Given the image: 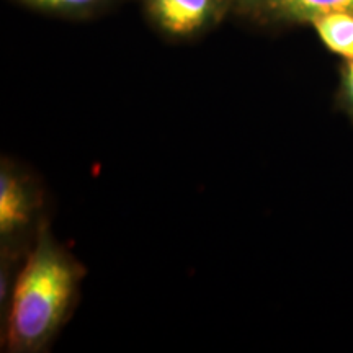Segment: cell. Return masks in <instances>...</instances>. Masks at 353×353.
Returning a JSON list of instances; mask_svg holds the SVG:
<instances>
[{"label": "cell", "mask_w": 353, "mask_h": 353, "mask_svg": "<svg viewBox=\"0 0 353 353\" xmlns=\"http://www.w3.org/2000/svg\"><path fill=\"white\" fill-rule=\"evenodd\" d=\"M85 267L61 245L43 221L10 293L3 347L43 352L72 314Z\"/></svg>", "instance_id": "obj_1"}, {"label": "cell", "mask_w": 353, "mask_h": 353, "mask_svg": "<svg viewBox=\"0 0 353 353\" xmlns=\"http://www.w3.org/2000/svg\"><path fill=\"white\" fill-rule=\"evenodd\" d=\"M41 206V190L34 185L33 176L3 159L0 165V241L3 257H12L30 232L41 226V223L34 224Z\"/></svg>", "instance_id": "obj_2"}, {"label": "cell", "mask_w": 353, "mask_h": 353, "mask_svg": "<svg viewBox=\"0 0 353 353\" xmlns=\"http://www.w3.org/2000/svg\"><path fill=\"white\" fill-rule=\"evenodd\" d=\"M149 25L172 41L210 33L231 13L229 0H139Z\"/></svg>", "instance_id": "obj_3"}, {"label": "cell", "mask_w": 353, "mask_h": 353, "mask_svg": "<svg viewBox=\"0 0 353 353\" xmlns=\"http://www.w3.org/2000/svg\"><path fill=\"white\" fill-rule=\"evenodd\" d=\"M330 12L353 13V0H280L268 26L309 25Z\"/></svg>", "instance_id": "obj_4"}, {"label": "cell", "mask_w": 353, "mask_h": 353, "mask_svg": "<svg viewBox=\"0 0 353 353\" xmlns=\"http://www.w3.org/2000/svg\"><path fill=\"white\" fill-rule=\"evenodd\" d=\"M322 46L341 59L353 57V13L330 12L309 23Z\"/></svg>", "instance_id": "obj_5"}, {"label": "cell", "mask_w": 353, "mask_h": 353, "mask_svg": "<svg viewBox=\"0 0 353 353\" xmlns=\"http://www.w3.org/2000/svg\"><path fill=\"white\" fill-rule=\"evenodd\" d=\"M32 10L69 20H87L108 12L121 0H15Z\"/></svg>", "instance_id": "obj_6"}, {"label": "cell", "mask_w": 353, "mask_h": 353, "mask_svg": "<svg viewBox=\"0 0 353 353\" xmlns=\"http://www.w3.org/2000/svg\"><path fill=\"white\" fill-rule=\"evenodd\" d=\"M280 0H229L231 13L257 25L268 26Z\"/></svg>", "instance_id": "obj_7"}, {"label": "cell", "mask_w": 353, "mask_h": 353, "mask_svg": "<svg viewBox=\"0 0 353 353\" xmlns=\"http://www.w3.org/2000/svg\"><path fill=\"white\" fill-rule=\"evenodd\" d=\"M335 107L353 123V57L342 59L339 65V87L335 92Z\"/></svg>", "instance_id": "obj_8"}]
</instances>
